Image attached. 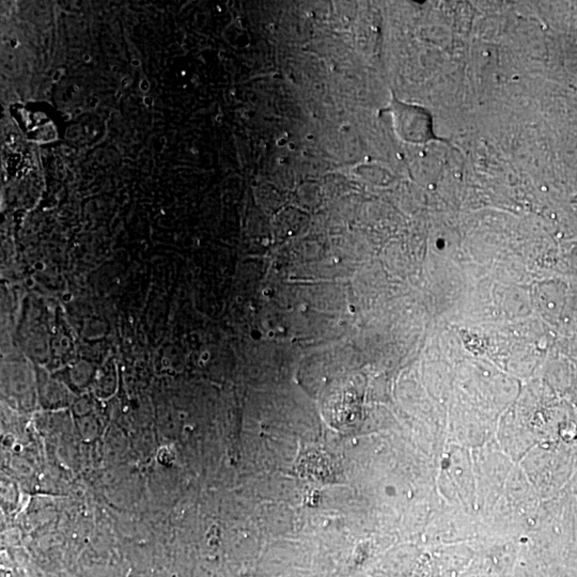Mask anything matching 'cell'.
<instances>
[{"instance_id":"1","label":"cell","mask_w":577,"mask_h":577,"mask_svg":"<svg viewBox=\"0 0 577 577\" xmlns=\"http://www.w3.org/2000/svg\"><path fill=\"white\" fill-rule=\"evenodd\" d=\"M307 309H308V308H307V306H305V305H301V312H305V311H306Z\"/></svg>"},{"instance_id":"2","label":"cell","mask_w":577,"mask_h":577,"mask_svg":"<svg viewBox=\"0 0 577 577\" xmlns=\"http://www.w3.org/2000/svg\"><path fill=\"white\" fill-rule=\"evenodd\" d=\"M274 335H275V334H274V332L267 333V337H269V338H273Z\"/></svg>"}]
</instances>
